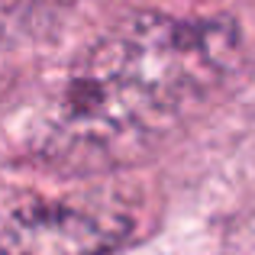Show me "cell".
Listing matches in <instances>:
<instances>
[{
  "label": "cell",
  "mask_w": 255,
  "mask_h": 255,
  "mask_svg": "<svg viewBox=\"0 0 255 255\" xmlns=\"http://www.w3.org/2000/svg\"><path fill=\"white\" fill-rule=\"evenodd\" d=\"M243 62L230 19H120L71 68L45 129V155L75 171L139 162L184 126Z\"/></svg>",
  "instance_id": "1"
},
{
  "label": "cell",
  "mask_w": 255,
  "mask_h": 255,
  "mask_svg": "<svg viewBox=\"0 0 255 255\" xmlns=\"http://www.w3.org/2000/svg\"><path fill=\"white\" fill-rule=\"evenodd\" d=\"M129 220L75 204H32L0 217V255H113Z\"/></svg>",
  "instance_id": "2"
},
{
  "label": "cell",
  "mask_w": 255,
  "mask_h": 255,
  "mask_svg": "<svg viewBox=\"0 0 255 255\" xmlns=\"http://www.w3.org/2000/svg\"><path fill=\"white\" fill-rule=\"evenodd\" d=\"M0 29H3V23H0Z\"/></svg>",
  "instance_id": "3"
}]
</instances>
